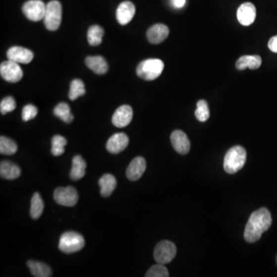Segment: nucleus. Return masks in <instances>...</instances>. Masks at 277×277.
Returning a JSON list of instances; mask_svg holds the SVG:
<instances>
[{
  "instance_id": "10",
  "label": "nucleus",
  "mask_w": 277,
  "mask_h": 277,
  "mask_svg": "<svg viewBox=\"0 0 277 277\" xmlns=\"http://www.w3.org/2000/svg\"><path fill=\"white\" fill-rule=\"evenodd\" d=\"M133 111L130 106L119 107L112 115V122L118 128L126 127L133 119Z\"/></svg>"
},
{
  "instance_id": "36",
  "label": "nucleus",
  "mask_w": 277,
  "mask_h": 277,
  "mask_svg": "<svg viewBox=\"0 0 277 277\" xmlns=\"http://www.w3.org/2000/svg\"></svg>"
},
{
  "instance_id": "17",
  "label": "nucleus",
  "mask_w": 277,
  "mask_h": 277,
  "mask_svg": "<svg viewBox=\"0 0 277 277\" xmlns=\"http://www.w3.org/2000/svg\"><path fill=\"white\" fill-rule=\"evenodd\" d=\"M169 28L164 24H156L149 29L147 39L152 44H160L169 36Z\"/></svg>"
},
{
  "instance_id": "30",
  "label": "nucleus",
  "mask_w": 277,
  "mask_h": 277,
  "mask_svg": "<svg viewBox=\"0 0 277 277\" xmlns=\"http://www.w3.org/2000/svg\"><path fill=\"white\" fill-rule=\"evenodd\" d=\"M195 115L196 119L200 122H206L210 118V110H209L208 104L205 100H200L196 105Z\"/></svg>"
},
{
  "instance_id": "13",
  "label": "nucleus",
  "mask_w": 277,
  "mask_h": 277,
  "mask_svg": "<svg viewBox=\"0 0 277 277\" xmlns=\"http://www.w3.org/2000/svg\"><path fill=\"white\" fill-rule=\"evenodd\" d=\"M171 143L178 154L186 155L190 150V142L183 131L175 130L171 134Z\"/></svg>"
},
{
  "instance_id": "27",
  "label": "nucleus",
  "mask_w": 277,
  "mask_h": 277,
  "mask_svg": "<svg viewBox=\"0 0 277 277\" xmlns=\"http://www.w3.org/2000/svg\"><path fill=\"white\" fill-rule=\"evenodd\" d=\"M86 93L85 85L81 79H73L71 82L70 89L69 92V98L72 101H74L79 97H82Z\"/></svg>"
},
{
  "instance_id": "3",
  "label": "nucleus",
  "mask_w": 277,
  "mask_h": 277,
  "mask_svg": "<svg viewBox=\"0 0 277 277\" xmlns=\"http://www.w3.org/2000/svg\"><path fill=\"white\" fill-rule=\"evenodd\" d=\"M164 69V63L161 59H148L138 65L136 74L144 80L152 81L162 74Z\"/></svg>"
},
{
  "instance_id": "8",
  "label": "nucleus",
  "mask_w": 277,
  "mask_h": 277,
  "mask_svg": "<svg viewBox=\"0 0 277 277\" xmlns=\"http://www.w3.org/2000/svg\"><path fill=\"white\" fill-rule=\"evenodd\" d=\"M0 74L5 81L18 83L23 78V72L19 63L8 59L0 65Z\"/></svg>"
},
{
  "instance_id": "9",
  "label": "nucleus",
  "mask_w": 277,
  "mask_h": 277,
  "mask_svg": "<svg viewBox=\"0 0 277 277\" xmlns=\"http://www.w3.org/2000/svg\"><path fill=\"white\" fill-rule=\"evenodd\" d=\"M22 9L27 19L33 22H39L44 19L47 5L42 0H30L25 2Z\"/></svg>"
},
{
  "instance_id": "25",
  "label": "nucleus",
  "mask_w": 277,
  "mask_h": 277,
  "mask_svg": "<svg viewBox=\"0 0 277 277\" xmlns=\"http://www.w3.org/2000/svg\"><path fill=\"white\" fill-rule=\"evenodd\" d=\"M44 209V203L40 193H35L31 200L30 207V216L34 220H37L41 217Z\"/></svg>"
},
{
  "instance_id": "12",
  "label": "nucleus",
  "mask_w": 277,
  "mask_h": 277,
  "mask_svg": "<svg viewBox=\"0 0 277 277\" xmlns=\"http://www.w3.org/2000/svg\"><path fill=\"white\" fill-rule=\"evenodd\" d=\"M236 16L240 24L245 26H250L256 19L257 9L251 2H245L238 8Z\"/></svg>"
},
{
  "instance_id": "32",
  "label": "nucleus",
  "mask_w": 277,
  "mask_h": 277,
  "mask_svg": "<svg viewBox=\"0 0 277 277\" xmlns=\"http://www.w3.org/2000/svg\"><path fill=\"white\" fill-rule=\"evenodd\" d=\"M16 107V100L13 97H7L1 101L0 112L2 115L12 112Z\"/></svg>"
},
{
  "instance_id": "1",
  "label": "nucleus",
  "mask_w": 277,
  "mask_h": 277,
  "mask_svg": "<svg viewBox=\"0 0 277 277\" xmlns=\"http://www.w3.org/2000/svg\"><path fill=\"white\" fill-rule=\"evenodd\" d=\"M272 224V217L267 208L255 211L248 221L244 231V238L248 243L258 241L263 233L268 230Z\"/></svg>"
},
{
  "instance_id": "29",
  "label": "nucleus",
  "mask_w": 277,
  "mask_h": 277,
  "mask_svg": "<svg viewBox=\"0 0 277 277\" xmlns=\"http://www.w3.org/2000/svg\"><path fill=\"white\" fill-rule=\"evenodd\" d=\"M67 144V141L65 138L60 135H55L52 139V149L51 153L55 157H59L62 155L65 152V145Z\"/></svg>"
},
{
  "instance_id": "22",
  "label": "nucleus",
  "mask_w": 277,
  "mask_h": 277,
  "mask_svg": "<svg viewBox=\"0 0 277 277\" xmlns=\"http://www.w3.org/2000/svg\"><path fill=\"white\" fill-rule=\"evenodd\" d=\"M86 163L81 156H75L72 159V166L70 178L73 180H79L84 177L86 174Z\"/></svg>"
},
{
  "instance_id": "31",
  "label": "nucleus",
  "mask_w": 277,
  "mask_h": 277,
  "mask_svg": "<svg viewBox=\"0 0 277 277\" xmlns=\"http://www.w3.org/2000/svg\"><path fill=\"white\" fill-rule=\"evenodd\" d=\"M147 277H168L169 272L166 267L164 264H158L153 266L151 268L147 271L146 274Z\"/></svg>"
},
{
  "instance_id": "7",
  "label": "nucleus",
  "mask_w": 277,
  "mask_h": 277,
  "mask_svg": "<svg viewBox=\"0 0 277 277\" xmlns=\"http://www.w3.org/2000/svg\"><path fill=\"white\" fill-rule=\"evenodd\" d=\"M54 200L59 205L63 207H74L79 200L77 191L72 186L59 187L54 194Z\"/></svg>"
},
{
  "instance_id": "20",
  "label": "nucleus",
  "mask_w": 277,
  "mask_h": 277,
  "mask_svg": "<svg viewBox=\"0 0 277 277\" xmlns=\"http://www.w3.org/2000/svg\"><path fill=\"white\" fill-rule=\"evenodd\" d=\"M100 186V194L104 197L111 196L115 187H116V179L111 174H105L99 180Z\"/></svg>"
},
{
  "instance_id": "19",
  "label": "nucleus",
  "mask_w": 277,
  "mask_h": 277,
  "mask_svg": "<svg viewBox=\"0 0 277 277\" xmlns=\"http://www.w3.org/2000/svg\"><path fill=\"white\" fill-rule=\"evenodd\" d=\"M1 177L8 180H13L20 176L21 169L16 164L4 160L0 164Z\"/></svg>"
},
{
  "instance_id": "15",
  "label": "nucleus",
  "mask_w": 277,
  "mask_h": 277,
  "mask_svg": "<svg viewBox=\"0 0 277 277\" xmlns=\"http://www.w3.org/2000/svg\"><path fill=\"white\" fill-rule=\"evenodd\" d=\"M147 169V163L141 157H136L131 161L126 169V176L130 181L140 179Z\"/></svg>"
},
{
  "instance_id": "6",
  "label": "nucleus",
  "mask_w": 277,
  "mask_h": 277,
  "mask_svg": "<svg viewBox=\"0 0 277 277\" xmlns=\"http://www.w3.org/2000/svg\"><path fill=\"white\" fill-rule=\"evenodd\" d=\"M176 246L172 242L164 240L156 246L154 250V259L157 264H169L175 258L176 255Z\"/></svg>"
},
{
  "instance_id": "11",
  "label": "nucleus",
  "mask_w": 277,
  "mask_h": 277,
  "mask_svg": "<svg viewBox=\"0 0 277 277\" xmlns=\"http://www.w3.org/2000/svg\"><path fill=\"white\" fill-rule=\"evenodd\" d=\"M34 54L31 50L21 47H12L7 51V58L9 60L17 63H30L33 59Z\"/></svg>"
},
{
  "instance_id": "24",
  "label": "nucleus",
  "mask_w": 277,
  "mask_h": 277,
  "mask_svg": "<svg viewBox=\"0 0 277 277\" xmlns=\"http://www.w3.org/2000/svg\"><path fill=\"white\" fill-rule=\"evenodd\" d=\"M104 30L101 26L98 25L90 26L87 33V40L90 45L93 47H97L100 45L103 42Z\"/></svg>"
},
{
  "instance_id": "28",
  "label": "nucleus",
  "mask_w": 277,
  "mask_h": 277,
  "mask_svg": "<svg viewBox=\"0 0 277 277\" xmlns=\"http://www.w3.org/2000/svg\"><path fill=\"white\" fill-rule=\"evenodd\" d=\"M17 145L13 140L5 136L0 137V153L3 155L11 156L17 151Z\"/></svg>"
},
{
  "instance_id": "4",
  "label": "nucleus",
  "mask_w": 277,
  "mask_h": 277,
  "mask_svg": "<svg viewBox=\"0 0 277 277\" xmlns=\"http://www.w3.org/2000/svg\"><path fill=\"white\" fill-rule=\"evenodd\" d=\"M84 246V238L78 232H72V231L64 232L59 239V250L62 253H67V254L76 253L81 250Z\"/></svg>"
},
{
  "instance_id": "26",
  "label": "nucleus",
  "mask_w": 277,
  "mask_h": 277,
  "mask_svg": "<svg viewBox=\"0 0 277 277\" xmlns=\"http://www.w3.org/2000/svg\"><path fill=\"white\" fill-rule=\"evenodd\" d=\"M54 115L66 123H70L73 120V115L71 113L70 107L65 103H60L55 107Z\"/></svg>"
},
{
  "instance_id": "2",
  "label": "nucleus",
  "mask_w": 277,
  "mask_h": 277,
  "mask_svg": "<svg viewBox=\"0 0 277 277\" xmlns=\"http://www.w3.org/2000/svg\"><path fill=\"white\" fill-rule=\"evenodd\" d=\"M246 152L243 147L236 146L228 150L224 157V170L229 174H234L244 166Z\"/></svg>"
},
{
  "instance_id": "21",
  "label": "nucleus",
  "mask_w": 277,
  "mask_h": 277,
  "mask_svg": "<svg viewBox=\"0 0 277 277\" xmlns=\"http://www.w3.org/2000/svg\"><path fill=\"white\" fill-rule=\"evenodd\" d=\"M262 64L261 57L260 55H243L236 61V67L239 70H243L246 68L257 69Z\"/></svg>"
},
{
  "instance_id": "34",
  "label": "nucleus",
  "mask_w": 277,
  "mask_h": 277,
  "mask_svg": "<svg viewBox=\"0 0 277 277\" xmlns=\"http://www.w3.org/2000/svg\"><path fill=\"white\" fill-rule=\"evenodd\" d=\"M268 47L274 53H277V36H274L268 43Z\"/></svg>"
},
{
  "instance_id": "5",
  "label": "nucleus",
  "mask_w": 277,
  "mask_h": 277,
  "mask_svg": "<svg viewBox=\"0 0 277 277\" xmlns=\"http://www.w3.org/2000/svg\"><path fill=\"white\" fill-rule=\"evenodd\" d=\"M44 24L50 31H55L60 26L62 21V5L57 0H52L47 5Z\"/></svg>"
},
{
  "instance_id": "16",
  "label": "nucleus",
  "mask_w": 277,
  "mask_h": 277,
  "mask_svg": "<svg viewBox=\"0 0 277 277\" xmlns=\"http://www.w3.org/2000/svg\"><path fill=\"white\" fill-rule=\"evenodd\" d=\"M136 13V8L134 4L129 1H124L121 2L116 9V19L118 23L122 26L127 25Z\"/></svg>"
},
{
  "instance_id": "14",
  "label": "nucleus",
  "mask_w": 277,
  "mask_h": 277,
  "mask_svg": "<svg viewBox=\"0 0 277 277\" xmlns=\"http://www.w3.org/2000/svg\"><path fill=\"white\" fill-rule=\"evenodd\" d=\"M129 144V137L123 133L112 135L107 143V150L112 154H118L126 150Z\"/></svg>"
},
{
  "instance_id": "33",
  "label": "nucleus",
  "mask_w": 277,
  "mask_h": 277,
  "mask_svg": "<svg viewBox=\"0 0 277 277\" xmlns=\"http://www.w3.org/2000/svg\"><path fill=\"white\" fill-rule=\"evenodd\" d=\"M38 113V110L35 106L32 104H28L23 107V112H22V118L25 122L31 120L36 117Z\"/></svg>"
},
{
  "instance_id": "35",
  "label": "nucleus",
  "mask_w": 277,
  "mask_h": 277,
  "mask_svg": "<svg viewBox=\"0 0 277 277\" xmlns=\"http://www.w3.org/2000/svg\"><path fill=\"white\" fill-rule=\"evenodd\" d=\"M171 3L175 8L180 9L182 7L184 6L186 0H171Z\"/></svg>"
},
{
  "instance_id": "18",
  "label": "nucleus",
  "mask_w": 277,
  "mask_h": 277,
  "mask_svg": "<svg viewBox=\"0 0 277 277\" xmlns=\"http://www.w3.org/2000/svg\"><path fill=\"white\" fill-rule=\"evenodd\" d=\"M85 62L87 65V67L91 69L96 74H105L109 69V65L107 61L104 57L100 56V55L88 56L85 60Z\"/></svg>"
},
{
  "instance_id": "23",
  "label": "nucleus",
  "mask_w": 277,
  "mask_h": 277,
  "mask_svg": "<svg viewBox=\"0 0 277 277\" xmlns=\"http://www.w3.org/2000/svg\"><path fill=\"white\" fill-rule=\"evenodd\" d=\"M27 266L33 277H50L53 275L51 268L42 262L29 260L27 262Z\"/></svg>"
}]
</instances>
